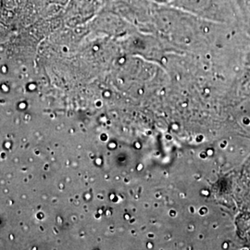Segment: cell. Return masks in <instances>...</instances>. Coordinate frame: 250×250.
<instances>
[{"instance_id": "1", "label": "cell", "mask_w": 250, "mask_h": 250, "mask_svg": "<svg viewBox=\"0 0 250 250\" xmlns=\"http://www.w3.org/2000/svg\"><path fill=\"white\" fill-rule=\"evenodd\" d=\"M169 5L206 21L239 24L232 0H172Z\"/></svg>"}, {"instance_id": "2", "label": "cell", "mask_w": 250, "mask_h": 250, "mask_svg": "<svg viewBox=\"0 0 250 250\" xmlns=\"http://www.w3.org/2000/svg\"><path fill=\"white\" fill-rule=\"evenodd\" d=\"M243 31L250 35V0H232Z\"/></svg>"}, {"instance_id": "3", "label": "cell", "mask_w": 250, "mask_h": 250, "mask_svg": "<svg viewBox=\"0 0 250 250\" xmlns=\"http://www.w3.org/2000/svg\"><path fill=\"white\" fill-rule=\"evenodd\" d=\"M149 1L158 5H169L172 0H149Z\"/></svg>"}]
</instances>
